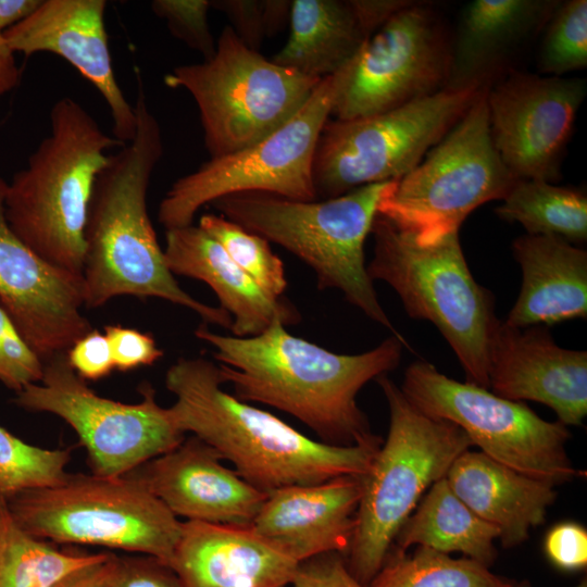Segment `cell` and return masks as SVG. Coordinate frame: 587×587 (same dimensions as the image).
<instances>
[{
    "label": "cell",
    "mask_w": 587,
    "mask_h": 587,
    "mask_svg": "<svg viewBox=\"0 0 587 587\" xmlns=\"http://www.w3.org/2000/svg\"><path fill=\"white\" fill-rule=\"evenodd\" d=\"M150 7L165 21L173 37L199 52L204 60L213 57L216 41L208 21L211 0H153Z\"/></svg>",
    "instance_id": "obj_36"
},
{
    "label": "cell",
    "mask_w": 587,
    "mask_h": 587,
    "mask_svg": "<svg viewBox=\"0 0 587 587\" xmlns=\"http://www.w3.org/2000/svg\"><path fill=\"white\" fill-rule=\"evenodd\" d=\"M20 82L14 52L7 43L3 32L0 30V98L14 89Z\"/></svg>",
    "instance_id": "obj_45"
},
{
    "label": "cell",
    "mask_w": 587,
    "mask_h": 587,
    "mask_svg": "<svg viewBox=\"0 0 587 587\" xmlns=\"http://www.w3.org/2000/svg\"><path fill=\"white\" fill-rule=\"evenodd\" d=\"M298 564L250 526L185 521L170 566L185 587H289Z\"/></svg>",
    "instance_id": "obj_22"
},
{
    "label": "cell",
    "mask_w": 587,
    "mask_h": 587,
    "mask_svg": "<svg viewBox=\"0 0 587 587\" xmlns=\"http://www.w3.org/2000/svg\"><path fill=\"white\" fill-rule=\"evenodd\" d=\"M163 252L173 275L196 278L211 287L220 307L232 316L229 330L235 337L257 336L276 321L289 326L301 320L294 304L266 294L199 226L166 229Z\"/></svg>",
    "instance_id": "obj_24"
},
{
    "label": "cell",
    "mask_w": 587,
    "mask_h": 587,
    "mask_svg": "<svg viewBox=\"0 0 587 587\" xmlns=\"http://www.w3.org/2000/svg\"><path fill=\"white\" fill-rule=\"evenodd\" d=\"M68 461V450L29 445L0 426V499L60 484Z\"/></svg>",
    "instance_id": "obj_33"
},
{
    "label": "cell",
    "mask_w": 587,
    "mask_h": 587,
    "mask_svg": "<svg viewBox=\"0 0 587 587\" xmlns=\"http://www.w3.org/2000/svg\"><path fill=\"white\" fill-rule=\"evenodd\" d=\"M104 335L111 348L114 369L121 372L152 365L163 355L154 338L138 329L122 325H107Z\"/></svg>",
    "instance_id": "obj_38"
},
{
    "label": "cell",
    "mask_w": 587,
    "mask_h": 587,
    "mask_svg": "<svg viewBox=\"0 0 587 587\" xmlns=\"http://www.w3.org/2000/svg\"><path fill=\"white\" fill-rule=\"evenodd\" d=\"M586 93L584 78L512 68L488 87L491 140L516 179L560 180L562 158Z\"/></svg>",
    "instance_id": "obj_16"
},
{
    "label": "cell",
    "mask_w": 587,
    "mask_h": 587,
    "mask_svg": "<svg viewBox=\"0 0 587 587\" xmlns=\"http://www.w3.org/2000/svg\"><path fill=\"white\" fill-rule=\"evenodd\" d=\"M376 382L388 404L389 428L363 476L354 532L345 555L351 574L366 586L422 495L473 446L455 424L415 408L387 374Z\"/></svg>",
    "instance_id": "obj_6"
},
{
    "label": "cell",
    "mask_w": 587,
    "mask_h": 587,
    "mask_svg": "<svg viewBox=\"0 0 587 587\" xmlns=\"http://www.w3.org/2000/svg\"><path fill=\"white\" fill-rule=\"evenodd\" d=\"M400 389L421 412L455 424L480 452L519 473L553 486L586 475L567 454V427L522 401L458 382L423 360L407 367Z\"/></svg>",
    "instance_id": "obj_12"
},
{
    "label": "cell",
    "mask_w": 587,
    "mask_h": 587,
    "mask_svg": "<svg viewBox=\"0 0 587 587\" xmlns=\"http://www.w3.org/2000/svg\"><path fill=\"white\" fill-rule=\"evenodd\" d=\"M289 26L287 42L271 60L319 79L344 68L372 36L353 0H294Z\"/></svg>",
    "instance_id": "obj_27"
},
{
    "label": "cell",
    "mask_w": 587,
    "mask_h": 587,
    "mask_svg": "<svg viewBox=\"0 0 587 587\" xmlns=\"http://www.w3.org/2000/svg\"><path fill=\"white\" fill-rule=\"evenodd\" d=\"M50 134L8 183L5 216L16 236L48 264L82 277L85 227L107 151L125 143L108 135L75 99L50 111Z\"/></svg>",
    "instance_id": "obj_4"
},
{
    "label": "cell",
    "mask_w": 587,
    "mask_h": 587,
    "mask_svg": "<svg viewBox=\"0 0 587 587\" xmlns=\"http://www.w3.org/2000/svg\"><path fill=\"white\" fill-rule=\"evenodd\" d=\"M290 5L289 0H211V9L223 13L236 36L255 51L289 22Z\"/></svg>",
    "instance_id": "obj_35"
},
{
    "label": "cell",
    "mask_w": 587,
    "mask_h": 587,
    "mask_svg": "<svg viewBox=\"0 0 587 587\" xmlns=\"http://www.w3.org/2000/svg\"><path fill=\"white\" fill-rule=\"evenodd\" d=\"M487 89L379 203L378 214L419 245L430 246L459 233L475 209L502 200L517 180L492 143Z\"/></svg>",
    "instance_id": "obj_11"
},
{
    "label": "cell",
    "mask_w": 587,
    "mask_h": 587,
    "mask_svg": "<svg viewBox=\"0 0 587 587\" xmlns=\"http://www.w3.org/2000/svg\"><path fill=\"white\" fill-rule=\"evenodd\" d=\"M446 479L476 515L498 528L504 548L527 540L530 529L545 522L557 498L553 485L470 449L455 459Z\"/></svg>",
    "instance_id": "obj_26"
},
{
    "label": "cell",
    "mask_w": 587,
    "mask_h": 587,
    "mask_svg": "<svg viewBox=\"0 0 587 587\" xmlns=\"http://www.w3.org/2000/svg\"><path fill=\"white\" fill-rule=\"evenodd\" d=\"M519 587H523V586H519ZM575 587H587V583H586V580H583L578 585H576Z\"/></svg>",
    "instance_id": "obj_47"
},
{
    "label": "cell",
    "mask_w": 587,
    "mask_h": 587,
    "mask_svg": "<svg viewBox=\"0 0 587 587\" xmlns=\"http://www.w3.org/2000/svg\"><path fill=\"white\" fill-rule=\"evenodd\" d=\"M134 107L135 136L109 155L89 202L82 274L85 307L99 308L120 296L153 297L229 329L232 316L186 292L165 264L147 207L151 176L164 151L163 136L141 84Z\"/></svg>",
    "instance_id": "obj_2"
},
{
    "label": "cell",
    "mask_w": 587,
    "mask_h": 587,
    "mask_svg": "<svg viewBox=\"0 0 587 587\" xmlns=\"http://www.w3.org/2000/svg\"><path fill=\"white\" fill-rule=\"evenodd\" d=\"M499 530L476 515L450 488L446 476L435 482L398 532L394 546L461 552L486 566L497 558Z\"/></svg>",
    "instance_id": "obj_28"
},
{
    "label": "cell",
    "mask_w": 587,
    "mask_h": 587,
    "mask_svg": "<svg viewBox=\"0 0 587 587\" xmlns=\"http://www.w3.org/2000/svg\"><path fill=\"white\" fill-rule=\"evenodd\" d=\"M559 0H474L462 10L451 39L445 89L492 85L507 62L544 30Z\"/></svg>",
    "instance_id": "obj_23"
},
{
    "label": "cell",
    "mask_w": 587,
    "mask_h": 587,
    "mask_svg": "<svg viewBox=\"0 0 587 587\" xmlns=\"http://www.w3.org/2000/svg\"><path fill=\"white\" fill-rule=\"evenodd\" d=\"M482 89H442L371 116L328 120L313 162L316 199L400 179L460 121Z\"/></svg>",
    "instance_id": "obj_13"
},
{
    "label": "cell",
    "mask_w": 587,
    "mask_h": 587,
    "mask_svg": "<svg viewBox=\"0 0 587 587\" xmlns=\"http://www.w3.org/2000/svg\"><path fill=\"white\" fill-rule=\"evenodd\" d=\"M141 400L123 403L97 395L70 366L66 352L43 363L41 380L16 392V405L64 420L85 446L93 474L118 477L171 451L185 433L150 385Z\"/></svg>",
    "instance_id": "obj_14"
},
{
    "label": "cell",
    "mask_w": 587,
    "mask_h": 587,
    "mask_svg": "<svg viewBox=\"0 0 587 587\" xmlns=\"http://www.w3.org/2000/svg\"><path fill=\"white\" fill-rule=\"evenodd\" d=\"M289 587H369L349 571L346 558L338 552L313 557L298 564Z\"/></svg>",
    "instance_id": "obj_41"
},
{
    "label": "cell",
    "mask_w": 587,
    "mask_h": 587,
    "mask_svg": "<svg viewBox=\"0 0 587 587\" xmlns=\"http://www.w3.org/2000/svg\"><path fill=\"white\" fill-rule=\"evenodd\" d=\"M43 362L0 305V382L15 392L41 380Z\"/></svg>",
    "instance_id": "obj_37"
},
{
    "label": "cell",
    "mask_w": 587,
    "mask_h": 587,
    "mask_svg": "<svg viewBox=\"0 0 587 587\" xmlns=\"http://www.w3.org/2000/svg\"><path fill=\"white\" fill-rule=\"evenodd\" d=\"M42 0H0V30L4 32L30 16Z\"/></svg>",
    "instance_id": "obj_44"
},
{
    "label": "cell",
    "mask_w": 587,
    "mask_h": 587,
    "mask_svg": "<svg viewBox=\"0 0 587 587\" xmlns=\"http://www.w3.org/2000/svg\"><path fill=\"white\" fill-rule=\"evenodd\" d=\"M451 39L430 4L410 1L365 42L332 115L340 121L371 116L441 91Z\"/></svg>",
    "instance_id": "obj_15"
},
{
    "label": "cell",
    "mask_w": 587,
    "mask_h": 587,
    "mask_svg": "<svg viewBox=\"0 0 587 587\" xmlns=\"http://www.w3.org/2000/svg\"><path fill=\"white\" fill-rule=\"evenodd\" d=\"M538 54L541 75L562 77L587 66V1H560L544 28Z\"/></svg>",
    "instance_id": "obj_34"
},
{
    "label": "cell",
    "mask_w": 587,
    "mask_h": 587,
    "mask_svg": "<svg viewBox=\"0 0 587 587\" xmlns=\"http://www.w3.org/2000/svg\"><path fill=\"white\" fill-rule=\"evenodd\" d=\"M522 285L505 322L550 326L587 317V251L555 237L522 235L512 242Z\"/></svg>",
    "instance_id": "obj_25"
},
{
    "label": "cell",
    "mask_w": 587,
    "mask_h": 587,
    "mask_svg": "<svg viewBox=\"0 0 587 587\" xmlns=\"http://www.w3.org/2000/svg\"><path fill=\"white\" fill-rule=\"evenodd\" d=\"M395 183L371 184L324 200L240 192L212 204L222 216L303 261L314 271L319 289L340 290L369 319L401 336L378 301L364 255L379 203Z\"/></svg>",
    "instance_id": "obj_5"
},
{
    "label": "cell",
    "mask_w": 587,
    "mask_h": 587,
    "mask_svg": "<svg viewBox=\"0 0 587 587\" xmlns=\"http://www.w3.org/2000/svg\"><path fill=\"white\" fill-rule=\"evenodd\" d=\"M502 201L496 215L521 224L527 235L555 236L573 245L587 239V196L580 188L517 179Z\"/></svg>",
    "instance_id": "obj_29"
},
{
    "label": "cell",
    "mask_w": 587,
    "mask_h": 587,
    "mask_svg": "<svg viewBox=\"0 0 587 587\" xmlns=\"http://www.w3.org/2000/svg\"><path fill=\"white\" fill-rule=\"evenodd\" d=\"M8 182L0 177V305L45 363L92 328L83 314V277L34 253L5 216Z\"/></svg>",
    "instance_id": "obj_17"
},
{
    "label": "cell",
    "mask_w": 587,
    "mask_h": 587,
    "mask_svg": "<svg viewBox=\"0 0 587 587\" xmlns=\"http://www.w3.org/2000/svg\"><path fill=\"white\" fill-rule=\"evenodd\" d=\"M74 372L84 380H98L114 369L111 348L104 333L91 329L78 338L66 351Z\"/></svg>",
    "instance_id": "obj_42"
},
{
    "label": "cell",
    "mask_w": 587,
    "mask_h": 587,
    "mask_svg": "<svg viewBox=\"0 0 587 587\" xmlns=\"http://www.w3.org/2000/svg\"><path fill=\"white\" fill-rule=\"evenodd\" d=\"M222 460L213 448L191 436L128 474L176 517L250 526L266 494L224 466Z\"/></svg>",
    "instance_id": "obj_20"
},
{
    "label": "cell",
    "mask_w": 587,
    "mask_h": 587,
    "mask_svg": "<svg viewBox=\"0 0 587 587\" xmlns=\"http://www.w3.org/2000/svg\"><path fill=\"white\" fill-rule=\"evenodd\" d=\"M359 54L339 72L323 78L304 105L277 130L237 152L210 158L174 182L158 211L165 229L192 225L203 205L234 193L316 200L313 162L319 138Z\"/></svg>",
    "instance_id": "obj_10"
},
{
    "label": "cell",
    "mask_w": 587,
    "mask_h": 587,
    "mask_svg": "<svg viewBox=\"0 0 587 587\" xmlns=\"http://www.w3.org/2000/svg\"><path fill=\"white\" fill-rule=\"evenodd\" d=\"M105 8V0H42L30 16L4 30L3 36L14 53L50 52L75 67L105 101L113 137L126 143L135 136L137 117L115 77Z\"/></svg>",
    "instance_id": "obj_19"
},
{
    "label": "cell",
    "mask_w": 587,
    "mask_h": 587,
    "mask_svg": "<svg viewBox=\"0 0 587 587\" xmlns=\"http://www.w3.org/2000/svg\"><path fill=\"white\" fill-rule=\"evenodd\" d=\"M489 389L512 401L551 408L565 426L587 415V352L558 346L547 326L497 319L488 341Z\"/></svg>",
    "instance_id": "obj_18"
},
{
    "label": "cell",
    "mask_w": 587,
    "mask_h": 587,
    "mask_svg": "<svg viewBox=\"0 0 587 587\" xmlns=\"http://www.w3.org/2000/svg\"><path fill=\"white\" fill-rule=\"evenodd\" d=\"M115 559L116 555L110 553L104 560L72 574L55 587H109Z\"/></svg>",
    "instance_id": "obj_43"
},
{
    "label": "cell",
    "mask_w": 587,
    "mask_h": 587,
    "mask_svg": "<svg viewBox=\"0 0 587 587\" xmlns=\"http://www.w3.org/2000/svg\"><path fill=\"white\" fill-rule=\"evenodd\" d=\"M5 502L13 521L37 538L137 552L168 566L182 532V522L129 474H68Z\"/></svg>",
    "instance_id": "obj_8"
},
{
    "label": "cell",
    "mask_w": 587,
    "mask_h": 587,
    "mask_svg": "<svg viewBox=\"0 0 587 587\" xmlns=\"http://www.w3.org/2000/svg\"><path fill=\"white\" fill-rule=\"evenodd\" d=\"M195 335L215 349L223 383L233 386L236 398L286 412L329 445L383 441L357 396L399 365L409 347L402 336L391 335L366 352L341 354L290 334L279 321L252 337L221 335L205 325Z\"/></svg>",
    "instance_id": "obj_1"
},
{
    "label": "cell",
    "mask_w": 587,
    "mask_h": 587,
    "mask_svg": "<svg viewBox=\"0 0 587 587\" xmlns=\"http://www.w3.org/2000/svg\"><path fill=\"white\" fill-rule=\"evenodd\" d=\"M369 587H519L466 557L452 558L426 547L413 552L391 548Z\"/></svg>",
    "instance_id": "obj_30"
},
{
    "label": "cell",
    "mask_w": 587,
    "mask_h": 587,
    "mask_svg": "<svg viewBox=\"0 0 587 587\" xmlns=\"http://www.w3.org/2000/svg\"><path fill=\"white\" fill-rule=\"evenodd\" d=\"M544 551L551 564L566 572L587 565V530L576 522H562L547 533Z\"/></svg>",
    "instance_id": "obj_40"
},
{
    "label": "cell",
    "mask_w": 587,
    "mask_h": 587,
    "mask_svg": "<svg viewBox=\"0 0 587 587\" xmlns=\"http://www.w3.org/2000/svg\"><path fill=\"white\" fill-rule=\"evenodd\" d=\"M322 79L278 65L226 25L209 60L174 67L164 84L193 98L210 158L247 148L287 123Z\"/></svg>",
    "instance_id": "obj_9"
},
{
    "label": "cell",
    "mask_w": 587,
    "mask_h": 587,
    "mask_svg": "<svg viewBox=\"0 0 587 587\" xmlns=\"http://www.w3.org/2000/svg\"><path fill=\"white\" fill-rule=\"evenodd\" d=\"M218 365L203 358H179L165 375L176 400L177 426L234 464L237 474L264 494L367 473L383 441L336 446L303 435L272 413L222 388Z\"/></svg>",
    "instance_id": "obj_3"
},
{
    "label": "cell",
    "mask_w": 587,
    "mask_h": 587,
    "mask_svg": "<svg viewBox=\"0 0 587 587\" xmlns=\"http://www.w3.org/2000/svg\"><path fill=\"white\" fill-rule=\"evenodd\" d=\"M363 476L346 475L276 489L266 495L250 527L298 563L330 552L346 555L354 532Z\"/></svg>",
    "instance_id": "obj_21"
},
{
    "label": "cell",
    "mask_w": 587,
    "mask_h": 587,
    "mask_svg": "<svg viewBox=\"0 0 587 587\" xmlns=\"http://www.w3.org/2000/svg\"><path fill=\"white\" fill-rule=\"evenodd\" d=\"M198 226L212 237L234 263L266 294L282 298L288 285L284 263L272 251L266 239L221 214L201 215Z\"/></svg>",
    "instance_id": "obj_32"
},
{
    "label": "cell",
    "mask_w": 587,
    "mask_h": 587,
    "mask_svg": "<svg viewBox=\"0 0 587 587\" xmlns=\"http://www.w3.org/2000/svg\"><path fill=\"white\" fill-rule=\"evenodd\" d=\"M109 554L59 550L23 530L9 515L0 545V587H55Z\"/></svg>",
    "instance_id": "obj_31"
},
{
    "label": "cell",
    "mask_w": 587,
    "mask_h": 587,
    "mask_svg": "<svg viewBox=\"0 0 587 587\" xmlns=\"http://www.w3.org/2000/svg\"><path fill=\"white\" fill-rule=\"evenodd\" d=\"M109 587H185L175 571L150 555L115 559Z\"/></svg>",
    "instance_id": "obj_39"
},
{
    "label": "cell",
    "mask_w": 587,
    "mask_h": 587,
    "mask_svg": "<svg viewBox=\"0 0 587 587\" xmlns=\"http://www.w3.org/2000/svg\"><path fill=\"white\" fill-rule=\"evenodd\" d=\"M371 233L370 278L391 286L411 319L432 322L454 351L466 382L489 389L488 341L497 321L495 297L474 279L459 233L422 246L379 214Z\"/></svg>",
    "instance_id": "obj_7"
},
{
    "label": "cell",
    "mask_w": 587,
    "mask_h": 587,
    "mask_svg": "<svg viewBox=\"0 0 587 587\" xmlns=\"http://www.w3.org/2000/svg\"><path fill=\"white\" fill-rule=\"evenodd\" d=\"M9 515L10 513H9L7 502L0 499V545H1V540L3 537V533H4V528H5V524L9 519Z\"/></svg>",
    "instance_id": "obj_46"
}]
</instances>
